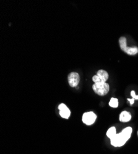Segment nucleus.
I'll return each mask as SVG.
<instances>
[{"label": "nucleus", "instance_id": "nucleus-1", "mask_svg": "<svg viewBox=\"0 0 138 154\" xmlns=\"http://www.w3.org/2000/svg\"><path fill=\"white\" fill-rule=\"evenodd\" d=\"M92 90L97 95L104 96L108 93L110 91V86L107 83H94L92 85Z\"/></svg>", "mask_w": 138, "mask_h": 154}, {"label": "nucleus", "instance_id": "nucleus-2", "mask_svg": "<svg viewBox=\"0 0 138 154\" xmlns=\"http://www.w3.org/2000/svg\"><path fill=\"white\" fill-rule=\"evenodd\" d=\"M109 78L108 72L105 70L100 69L97 71V74L92 77V81L94 83H107L106 82Z\"/></svg>", "mask_w": 138, "mask_h": 154}, {"label": "nucleus", "instance_id": "nucleus-3", "mask_svg": "<svg viewBox=\"0 0 138 154\" xmlns=\"http://www.w3.org/2000/svg\"><path fill=\"white\" fill-rule=\"evenodd\" d=\"M127 141L128 140L121 132L117 134L115 137L110 139V144L112 146L115 147H120L123 146Z\"/></svg>", "mask_w": 138, "mask_h": 154}, {"label": "nucleus", "instance_id": "nucleus-4", "mask_svg": "<svg viewBox=\"0 0 138 154\" xmlns=\"http://www.w3.org/2000/svg\"><path fill=\"white\" fill-rule=\"evenodd\" d=\"M97 116L92 111L86 112L84 113L82 116V121L83 123L87 126L92 125L97 120Z\"/></svg>", "mask_w": 138, "mask_h": 154}, {"label": "nucleus", "instance_id": "nucleus-5", "mask_svg": "<svg viewBox=\"0 0 138 154\" xmlns=\"http://www.w3.org/2000/svg\"><path fill=\"white\" fill-rule=\"evenodd\" d=\"M68 81L69 86L72 88H75L78 86L80 82V76L78 73L72 72L68 76Z\"/></svg>", "mask_w": 138, "mask_h": 154}, {"label": "nucleus", "instance_id": "nucleus-6", "mask_svg": "<svg viewBox=\"0 0 138 154\" xmlns=\"http://www.w3.org/2000/svg\"><path fill=\"white\" fill-rule=\"evenodd\" d=\"M59 110V114L60 117L64 119H69L71 116V110L66 106V104L61 103L58 105V107Z\"/></svg>", "mask_w": 138, "mask_h": 154}, {"label": "nucleus", "instance_id": "nucleus-7", "mask_svg": "<svg viewBox=\"0 0 138 154\" xmlns=\"http://www.w3.org/2000/svg\"><path fill=\"white\" fill-rule=\"evenodd\" d=\"M132 116L130 113L128 111L124 110L121 112L119 116V120L120 122L122 123H127L131 120Z\"/></svg>", "mask_w": 138, "mask_h": 154}, {"label": "nucleus", "instance_id": "nucleus-8", "mask_svg": "<svg viewBox=\"0 0 138 154\" xmlns=\"http://www.w3.org/2000/svg\"><path fill=\"white\" fill-rule=\"evenodd\" d=\"M133 133V128L130 126L126 127L124 128L122 131H121V133L123 134V136L125 137V138L128 141L131 136Z\"/></svg>", "mask_w": 138, "mask_h": 154}, {"label": "nucleus", "instance_id": "nucleus-9", "mask_svg": "<svg viewBox=\"0 0 138 154\" xmlns=\"http://www.w3.org/2000/svg\"><path fill=\"white\" fill-rule=\"evenodd\" d=\"M124 52L128 55H134L138 53V47L137 46H132V47L128 46Z\"/></svg>", "mask_w": 138, "mask_h": 154}, {"label": "nucleus", "instance_id": "nucleus-10", "mask_svg": "<svg viewBox=\"0 0 138 154\" xmlns=\"http://www.w3.org/2000/svg\"><path fill=\"white\" fill-rule=\"evenodd\" d=\"M117 134V129L115 126L110 127L107 131V136L110 139H112Z\"/></svg>", "mask_w": 138, "mask_h": 154}, {"label": "nucleus", "instance_id": "nucleus-11", "mask_svg": "<svg viewBox=\"0 0 138 154\" xmlns=\"http://www.w3.org/2000/svg\"><path fill=\"white\" fill-rule=\"evenodd\" d=\"M119 44H120V46L121 50H122L123 51H125V50H126V48L128 47L126 38L125 37H123V36L120 37V38L119 39Z\"/></svg>", "mask_w": 138, "mask_h": 154}, {"label": "nucleus", "instance_id": "nucleus-12", "mask_svg": "<svg viewBox=\"0 0 138 154\" xmlns=\"http://www.w3.org/2000/svg\"><path fill=\"white\" fill-rule=\"evenodd\" d=\"M108 104L109 106L112 108H117L119 105V101L118 99L115 98H112L110 99Z\"/></svg>", "mask_w": 138, "mask_h": 154}, {"label": "nucleus", "instance_id": "nucleus-13", "mask_svg": "<svg viewBox=\"0 0 138 154\" xmlns=\"http://www.w3.org/2000/svg\"><path fill=\"white\" fill-rule=\"evenodd\" d=\"M131 96L132 97V98L134 99L135 100H138V95L136 94L135 91L134 90L131 91Z\"/></svg>", "mask_w": 138, "mask_h": 154}, {"label": "nucleus", "instance_id": "nucleus-14", "mask_svg": "<svg viewBox=\"0 0 138 154\" xmlns=\"http://www.w3.org/2000/svg\"><path fill=\"white\" fill-rule=\"evenodd\" d=\"M128 100V101L130 103V105H133V104L134 103V101H135V99H133V98H132V99H127Z\"/></svg>", "mask_w": 138, "mask_h": 154}, {"label": "nucleus", "instance_id": "nucleus-15", "mask_svg": "<svg viewBox=\"0 0 138 154\" xmlns=\"http://www.w3.org/2000/svg\"><path fill=\"white\" fill-rule=\"evenodd\" d=\"M137 137H138V131H137Z\"/></svg>", "mask_w": 138, "mask_h": 154}]
</instances>
